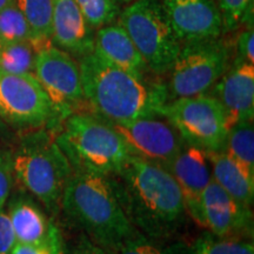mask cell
<instances>
[{
  "label": "cell",
  "mask_w": 254,
  "mask_h": 254,
  "mask_svg": "<svg viewBox=\"0 0 254 254\" xmlns=\"http://www.w3.org/2000/svg\"><path fill=\"white\" fill-rule=\"evenodd\" d=\"M110 179L129 221L146 237L167 239L184 222L182 190L166 168L128 155Z\"/></svg>",
  "instance_id": "cell-1"
},
{
  "label": "cell",
  "mask_w": 254,
  "mask_h": 254,
  "mask_svg": "<svg viewBox=\"0 0 254 254\" xmlns=\"http://www.w3.org/2000/svg\"><path fill=\"white\" fill-rule=\"evenodd\" d=\"M82 91L88 106L109 124H123L141 117L160 114L167 103L168 90L159 84L148 85L94 55L79 62Z\"/></svg>",
  "instance_id": "cell-2"
},
{
  "label": "cell",
  "mask_w": 254,
  "mask_h": 254,
  "mask_svg": "<svg viewBox=\"0 0 254 254\" xmlns=\"http://www.w3.org/2000/svg\"><path fill=\"white\" fill-rule=\"evenodd\" d=\"M62 205L88 239L110 252L139 232L124 211L110 177L74 171L64 189Z\"/></svg>",
  "instance_id": "cell-3"
},
{
  "label": "cell",
  "mask_w": 254,
  "mask_h": 254,
  "mask_svg": "<svg viewBox=\"0 0 254 254\" xmlns=\"http://www.w3.org/2000/svg\"><path fill=\"white\" fill-rule=\"evenodd\" d=\"M62 122V129L55 139L72 171L110 177L128 158L122 136L99 117L79 112Z\"/></svg>",
  "instance_id": "cell-4"
},
{
  "label": "cell",
  "mask_w": 254,
  "mask_h": 254,
  "mask_svg": "<svg viewBox=\"0 0 254 254\" xmlns=\"http://www.w3.org/2000/svg\"><path fill=\"white\" fill-rule=\"evenodd\" d=\"M11 153L15 179L49 211L56 212L72 167L55 136L45 131L28 133Z\"/></svg>",
  "instance_id": "cell-5"
},
{
  "label": "cell",
  "mask_w": 254,
  "mask_h": 254,
  "mask_svg": "<svg viewBox=\"0 0 254 254\" xmlns=\"http://www.w3.org/2000/svg\"><path fill=\"white\" fill-rule=\"evenodd\" d=\"M119 24L132 39L148 69L157 74L170 72L182 41L174 33L160 2L133 0L119 14Z\"/></svg>",
  "instance_id": "cell-6"
},
{
  "label": "cell",
  "mask_w": 254,
  "mask_h": 254,
  "mask_svg": "<svg viewBox=\"0 0 254 254\" xmlns=\"http://www.w3.org/2000/svg\"><path fill=\"white\" fill-rule=\"evenodd\" d=\"M230 66V50L220 38L182 43L170 69L168 92L174 98L205 94Z\"/></svg>",
  "instance_id": "cell-7"
},
{
  "label": "cell",
  "mask_w": 254,
  "mask_h": 254,
  "mask_svg": "<svg viewBox=\"0 0 254 254\" xmlns=\"http://www.w3.org/2000/svg\"><path fill=\"white\" fill-rule=\"evenodd\" d=\"M160 114L176 127L186 144L206 152L224 151L230 127L224 109L213 95L176 98Z\"/></svg>",
  "instance_id": "cell-8"
},
{
  "label": "cell",
  "mask_w": 254,
  "mask_h": 254,
  "mask_svg": "<svg viewBox=\"0 0 254 254\" xmlns=\"http://www.w3.org/2000/svg\"><path fill=\"white\" fill-rule=\"evenodd\" d=\"M60 120L69 114L82 112L88 105L82 91L79 63L71 55L49 45L36 55L34 72Z\"/></svg>",
  "instance_id": "cell-9"
},
{
  "label": "cell",
  "mask_w": 254,
  "mask_h": 254,
  "mask_svg": "<svg viewBox=\"0 0 254 254\" xmlns=\"http://www.w3.org/2000/svg\"><path fill=\"white\" fill-rule=\"evenodd\" d=\"M0 117L5 123L23 128H36L60 120L36 75L2 71H0Z\"/></svg>",
  "instance_id": "cell-10"
},
{
  "label": "cell",
  "mask_w": 254,
  "mask_h": 254,
  "mask_svg": "<svg viewBox=\"0 0 254 254\" xmlns=\"http://www.w3.org/2000/svg\"><path fill=\"white\" fill-rule=\"evenodd\" d=\"M111 125L122 136L129 155L166 170L185 144L176 127L161 114Z\"/></svg>",
  "instance_id": "cell-11"
},
{
  "label": "cell",
  "mask_w": 254,
  "mask_h": 254,
  "mask_svg": "<svg viewBox=\"0 0 254 254\" xmlns=\"http://www.w3.org/2000/svg\"><path fill=\"white\" fill-rule=\"evenodd\" d=\"M252 211L228 194L214 180L200 200V224L218 237H239L252 233Z\"/></svg>",
  "instance_id": "cell-12"
},
{
  "label": "cell",
  "mask_w": 254,
  "mask_h": 254,
  "mask_svg": "<svg viewBox=\"0 0 254 254\" xmlns=\"http://www.w3.org/2000/svg\"><path fill=\"white\" fill-rule=\"evenodd\" d=\"M161 6L182 43L218 38L224 32L214 0H163Z\"/></svg>",
  "instance_id": "cell-13"
},
{
  "label": "cell",
  "mask_w": 254,
  "mask_h": 254,
  "mask_svg": "<svg viewBox=\"0 0 254 254\" xmlns=\"http://www.w3.org/2000/svg\"><path fill=\"white\" fill-rule=\"evenodd\" d=\"M167 171L182 190L187 213L199 225L202 192L213 180L207 152L185 142Z\"/></svg>",
  "instance_id": "cell-14"
},
{
  "label": "cell",
  "mask_w": 254,
  "mask_h": 254,
  "mask_svg": "<svg viewBox=\"0 0 254 254\" xmlns=\"http://www.w3.org/2000/svg\"><path fill=\"white\" fill-rule=\"evenodd\" d=\"M213 95L224 109L228 127L254 118V65L234 64L215 82Z\"/></svg>",
  "instance_id": "cell-15"
},
{
  "label": "cell",
  "mask_w": 254,
  "mask_h": 254,
  "mask_svg": "<svg viewBox=\"0 0 254 254\" xmlns=\"http://www.w3.org/2000/svg\"><path fill=\"white\" fill-rule=\"evenodd\" d=\"M94 36L95 30L84 18L75 0H55L52 45L80 59L93 52Z\"/></svg>",
  "instance_id": "cell-16"
},
{
  "label": "cell",
  "mask_w": 254,
  "mask_h": 254,
  "mask_svg": "<svg viewBox=\"0 0 254 254\" xmlns=\"http://www.w3.org/2000/svg\"><path fill=\"white\" fill-rule=\"evenodd\" d=\"M93 53L139 79H145V73L148 71L140 53L120 24L98 28Z\"/></svg>",
  "instance_id": "cell-17"
},
{
  "label": "cell",
  "mask_w": 254,
  "mask_h": 254,
  "mask_svg": "<svg viewBox=\"0 0 254 254\" xmlns=\"http://www.w3.org/2000/svg\"><path fill=\"white\" fill-rule=\"evenodd\" d=\"M7 214L17 243H45L58 231L55 225L49 221L39 206L25 196H17L12 200Z\"/></svg>",
  "instance_id": "cell-18"
},
{
  "label": "cell",
  "mask_w": 254,
  "mask_h": 254,
  "mask_svg": "<svg viewBox=\"0 0 254 254\" xmlns=\"http://www.w3.org/2000/svg\"><path fill=\"white\" fill-rule=\"evenodd\" d=\"M212 179L232 198L251 207L254 198V174L226 152H207Z\"/></svg>",
  "instance_id": "cell-19"
},
{
  "label": "cell",
  "mask_w": 254,
  "mask_h": 254,
  "mask_svg": "<svg viewBox=\"0 0 254 254\" xmlns=\"http://www.w3.org/2000/svg\"><path fill=\"white\" fill-rule=\"evenodd\" d=\"M55 0H17L31 30V43L38 51L52 45V15Z\"/></svg>",
  "instance_id": "cell-20"
},
{
  "label": "cell",
  "mask_w": 254,
  "mask_h": 254,
  "mask_svg": "<svg viewBox=\"0 0 254 254\" xmlns=\"http://www.w3.org/2000/svg\"><path fill=\"white\" fill-rule=\"evenodd\" d=\"M224 152L254 174L253 122L238 123L228 131Z\"/></svg>",
  "instance_id": "cell-21"
},
{
  "label": "cell",
  "mask_w": 254,
  "mask_h": 254,
  "mask_svg": "<svg viewBox=\"0 0 254 254\" xmlns=\"http://www.w3.org/2000/svg\"><path fill=\"white\" fill-rule=\"evenodd\" d=\"M112 254H190V247L183 241L168 243L165 239H154L136 233L116 249Z\"/></svg>",
  "instance_id": "cell-22"
},
{
  "label": "cell",
  "mask_w": 254,
  "mask_h": 254,
  "mask_svg": "<svg viewBox=\"0 0 254 254\" xmlns=\"http://www.w3.org/2000/svg\"><path fill=\"white\" fill-rule=\"evenodd\" d=\"M37 51L31 41L6 44L0 56V71L12 74L34 72Z\"/></svg>",
  "instance_id": "cell-23"
},
{
  "label": "cell",
  "mask_w": 254,
  "mask_h": 254,
  "mask_svg": "<svg viewBox=\"0 0 254 254\" xmlns=\"http://www.w3.org/2000/svg\"><path fill=\"white\" fill-rule=\"evenodd\" d=\"M190 254H254L252 241L238 237H218L204 233L190 247Z\"/></svg>",
  "instance_id": "cell-24"
},
{
  "label": "cell",
  "mask_w": 254,
  "mask_h": 254,
  "mask_svg": "<svg viewBox=\"0 0 254 254\" xmlns=\"http://www.w3.org/2000/svg\"><path fill=\"white\" fill-rule=\"evenodd\" d=\"M0 39L4 45L31 40L30 25L17 1L0 9Z\"/></svg>",
  "instance_id": "cell-25"
},
{
  "label": "cell",
  "mask_w": 254,
  "mask_h": 254,
  "mask_svg": "<svg viewBox=\"0 0 254 254\" xmlns=\"http://www.w3.org/2000/svg\"><path fill=\"white\" fill-rule=\"evenodd\" d=\"M75 2L94 30L112 24L120 14V5L114 0H75Z\"/></svg>",
  "instance_id": "cell-26"
},
{
  "label": "cell",
  "mask_w": 254,
  "mask_h": 254,
  "mask_svg": "<svg viewBox=\"0 0 254 254\" xmlns=\"http://www.w3.org/2000/svg\"><path fill=\"white\" fill-rule=\"evenodd\" d=\"M215 1L221 13L224 31H231L240 24L249 5L253 2V0H215Z\"/></svg>",
  "instance_id": "cell-27"
},
{
  "label": "cell",
  "mask_w": 254,
  "mask_h": 254,
  "mask_svg": "<svg viewBox=\"0 0 254 254\" xmlns=\"http://www.w3.org/2000/svg\"><path fill=\"white\" fill-rule=\"evenodd\" d=\"M13 166L12 153L0 148V208H4L13 185Z\"/></svg>",
  "instance_id": "cell-28"
},
{
  "label": "cell",
  "mask_w": 254,
  "mask_h": 254,
  "mask_svg": "<svg viewBox=\"0 0 254 254\" xmlns=\"http://www.w3.org/2000/svg\"><path fill=\"white\" fill-rule=\"evenodd\" d=\"M62 238L57 231L49 240L41 244L17 243L9 254H60L62 253Z\"/></svg>",
  "instance_id": "cell-29"
},
{
  "label": "cell",
  "mask_w": 254,
  "mask_h": 254,
  "mask_svg": "<svg viewBox=\"0 0 254 254\" xmlns=\"http://www.w3.org/2000/svg\"><path fill=\"white\" fill-rule=\"evenodd\" d=\"M254 32L253 27L246 28L239 34L237 39V58L234 64H254Z\"/></svg>",
  "instance_id": "cell-30"
},
{
  "label": "cell",
  "mask_w": 254,
  "mask_h": 254,
  "mask_svg": "<svg viewBox=\"0 0 254 254\" xmlns=\"http://www.w3.org/2000/svg\"><path fill=\"white\" fill-rule=\"evenodd\" d=\"M15 244L17 240L8 214L0 208V254L11 253Z\"/></svg>",
  "instance_id": "cell-31"
},
{
  "label": "cell",
  "mask_w": 254,
  "mask_h": 254,
  "mask_svg": "<svg viewBox=\"0 0 254 254\" xmlns=\"http://www.w3.org/2000/svg\"><path fill=\"white\" fill-rule=\"evenodd\" d=\"M60 254H112L104 247H101L88 238L81 237L78 241L68 247H62Z\"/></svg>",
  "instance_id": "cell-32"
},
{
  "label": "cell",
  "mask_w": 254,
  "mask_h": 254,
  "mask_svg": "<svg viewBox=\"0 0 254 254\" xmlns=\"http://www.w3.org/2000/svg\"><path fill=\"white\" fill-rule=\"evenodd\" d=\"M17 1V0H0V9L5 8L6 6L13 4V2Z\"/></svg>",
  "instance_id": "cell-33"
},
{
  "label": "cell",
  "mask_w": 254,
  "mask_h": 254,
  "mask_svg": "<svg viewBox=\"0 0 254 254\" xmlns=\"http://www.w3.org/2000/svg\"><path fill=\"white\" fill-rule=\"evenodd\" d=\"M114 1H116L118 5H126V4H129V2H132L133 0H114Z\"/></svg>",
  "instance_id": "cell-34"
},
{
  "label": "cell",
  "mask_w": 254,
  "mask_h": 254,
  "mask_svg": "<svg viewBox=\"0 0 254 254\" xmlns=\"http://www.w3.org/2000/svg\"><path fill=\"white\" fill-rule=\"evenodd\" d=\"M2 49H4V43H2V41H1V39H0V56H1Z\"/></svg>",
  "instance_id": "cell-35"
},
{
  "label": "cell",
  "mask_w": 254,
  "mask_h": 254,
  "mask_svg": "<svg viewBox=\"0 0 254 254\" xmlns=\"http://www.w3.org/2000/svg\"><path fill=\"white\" fill-rule=\"evenodd\" d=\"M4 120L1 119V117H0V129H2V125H4Z\"/></svg>",
  "instance_id": "cell-36"
}]
</instances>
